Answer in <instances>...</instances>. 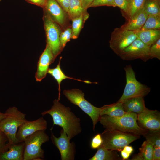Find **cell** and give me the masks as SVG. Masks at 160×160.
Segmentation results:
<instances>
[{
  "instance_id": "ac0fdd59",
  "label": "cell",
  "mask_w": 160,
  "mask_h": 160,
  "mask_svg": "<svg viewBox=\"0 0 160 160\" xmlns=\"http://www.w3.org/2000/svg\"><path fill=\"white\" fill-rule=\"evenodd\" d=\"M122 102L126 112H132L138 114L143 111L146 108L143 97L132 98Z\"/></svg>"
},
{
  "instance_id": "2e32d148",
  "label": "cell",
  "mask_w": 160,
  "mask_h": 160,
  "mask_svg": "<svg viewBox=\"0 0 160 160\" xmlns=\"http://www.w3.org/2000/svg\"><path fill=\"white\" fill-rule=\"evenodd\" d=\"M148 15L143 8L138 10L128 22L121 27L127 30L137 32L140 30L144 25Z\"/></svg>"
},
{
  "instance_id": "ffe728a7",
  "label": "cell",
  "mask_w": 160,
  "mask_h": 160,
  "mask_svg": "<svg viewBox=\"0 0 160 160\" xmlns=\"http://www.w3.org/2000/svg\"><path fill=\"white\" fill-rule=\"evenodd\" d=\"M127 112L124 110L122 102L117 101L112 104L105 105L100 108V116L107 115L112 117L121 116Z\"/></svg>"
},
{
  "instance_id": "3957f363",
  "label": "cell",
  "mask_w": 160,
  "mask_h": 160,
  "mask_svg": "<svg viewBox=\"0 0 160 160\" xmlns=\"http://www.w3.org/2000/svg\"><path fill=\"white\" fill-rule=\"evenodd\" d=\"M5 113V117L0 122V131L6 135L11 145L20 143L16 135L19 127L27 121L26 114L15 106L9 108Z\"/></svg>"
},
{
  "instance_id": "cb8c5ba5",
  "label": "cell",
  "mask_w": 160,
  "mask_h": 160,
  "mask_svg": "<svg viewBox=\"0 0 160 160\" xmlns=\"http://www.w3.org/2000/svg\"><path fill=\"white\" fill-rule=\"evenodd\" d=\"M85 10L80 0H70L68 14L71 20L85 13Z\"/></svg>"
},
{
  "instance_id": "7c38bea8",
  "label": "cell",
  "mask_w": 160,
  "mask_h": 160,
  "mask_svg": "<svg viewBox=\"0 0 160 160\" xmlns=\"http://www.w3.org/2000/svg\"><path fill=\"white\" fill-rule=\"evenodd\" d=\"M47 122L43 117L32 121H27L18 128L16 137L19 142H24L26 137L39 130L45 131Z\"/></svg>"
},
{
  "instance_id": "ba28073f",
  "label": "cell",
  "mask_w": 160,
  "mask_h": 160,
  "mask_svg": "<svg viewBox=\"0 0 160 160\" xmlns=\"http://www.w3.org/2000/svg\"><path fill=\"white\" fill-rule=\"evenodd\" d=\"M43 19L47 38V44L51 49L55 59L62 49L60 40L61 29L58 24L44 11Z\"/></svg>"
},
{
  "instance_id": "d590c367",
  "label": "cell",
  "mask_w": 160,
  "mask_h": 160,
  "mask_svg": "<svg viewBox=\"0 0 160 160\" xmlns=\"http://www.w3.org/2000/svg\"><path fill=\"white\" fill-rule=\"evenodd\" d=\"M133 151V147L128 145L125 146L121 151V155L123 160L128 159Z\"/></svg>"
},
{
  "instance_id": "8d00e7d4",
  "label": "cell",
  "mask_w": 160,
  "mask_h": 160,
  "mask_svg": "<svg viewBox=\"0 0 160 160\" xmlns=\"http://www.w3.org/2000/svg\"><path fill=\"white\" fill-rule=\"evenodd\" d=\"M61 7L65 13H67L69 4L70 0H55Z\"/></svg>"
},
{
  "instance_id": "e0dca14e",
  "label": "cell",
  "mask_w": 160,
  "mask_h": 160,
  "mask_svg": "<svg viewBox=\"0 0 160 160\" xmlns=\"http://www.w3.org/2000/svg\"><path fill=\"white\" fill-rule=\"evenodd\" d=\"M24 142L11 145L0 156V160H23Z\"/></svg>"
},
{
  "instance_id": "52a82bcc",
  "label": "cell",
  "mask_w": 160,
  "mask_h": 160,
  "mask_svg": "<svg viewBox=\"0 0 160 160\" xmlns=\"http://www.w3.org/2000/svg\"><path fill=\"white\" fill-rule=\"evenodd\" d=\"M63 93L70 102L78 106L91 118L94 130L100 116V108L94 106L87 101L84 97V93L79 89L65 90Z\"/></svg>"
},
{
  "instance_id": "d4e9b609",
  "label": "cell",
  "mask_w": 160,
  "mask_h": 160,
  "mask_svg": "<svg viewBox=\"0 0 160 160\" xmlns=\"http://www.w3.org/2000/svg\"><path fill=\"white\" fill-rule=\"evenodd\" d=\"M160 0H146L143 8L148 15H160Z\"/></svg>"
},
{
  "instance_id": "b9f144b4",
  "label": "cell",
  "mask_w": 160,
  "mask_h": 160,
  "mask_svg": "<svg viewBox=\"0 0 160 160\" xmlns=\"http://www.w3.org/2000/svg\"><path fill=\"white\" fill-rule=\"evenodd\" d=\"M1 0H0V1H1Z\"/></svg>"
},
{
  "instance_id": "9c48e42d",
  "label": "cell",
  "mask_w": 160,
  "mask_h": 160,
  "mask_svg": "<svg viewBox=\"0 0 160 160\" xmlns=\"http://www.w3.org/2000/svg\"><path fill=\"white\" fill-rule=\"evenodd\" d=\"M137 38L136 31L127 30L121 27L116 28L111 34L110 47L119 55Z\"/></svg>"
},
{
  "instance_id": "f546056e",
  "label": "cell",
  "mask_w": 160,
  "mask_h": 160,
  "mask_svg": "<svg viewBox=\"0 0 160 160\" xmlns=\"http://www.w3.org/2000/svg\"><path fill=\"white\" fill-rule=\"evenodd\" d=\"M149 55L150 59L155 58L160 60V39L150 46Z\"/></svg>"
},
{
  "instance_id": "d6986e66",
  "label": "cell",
  "mask_w": 160,
  "mask_h": 160,
  "mask_svg": "<svg viewBox=\"0 0 160 160\" xmlns=\"http://www.w3.org/2000/svg\"><path fill=\"white\" fill-rule=\"evenodd\" d=\"M136 35L137 38L150 47L160 39V30H141L136 32Z\"/></svg>"
},
{
  "instance_id": "ab89813d",
  "label": "cell",
  "mask_w": 160,
  "mask_h": 160,
  "mask_svg": "<svg viewBox=\"0 0 160 160\" xmlns=\"http://www.w3.org/2000/svg\"><path fill=\"white\" fill-rule=\"evenodd\" d=\"M94 0H81V2L82 6L85 10L89 8V6L92 3Z\"/></svg>"
},
{
  "instance_id": "277c9868",
  "label": "cell",
  "mask_w": 160,
  "mask_h": 160,
  "mask_svg": "<svg viewBox=\"0 0 160 160\" xmlns=\"http://www.w3.org/2000/svg\"><path fill=\"white\" fill-rule=\"evenodd\" d=\"M45 131H37L26 137L24 141L23 160H41L44 158V151L41 146L49 140Z\"/></svg>"
},
{
  "instance_id": "4316f807",
  "label": "cell",
  "mask_w": 160,
  "mask_h": 160,
  "mask_svg": "<svg viewBox=\"0 0 160 160\" xmlns=\"http://www.w3.org/2000/svg\"><path fill=\"white\" fill-rule=\"evenodd\" d=\"M148 29H160V15H148L141 30Z\"/></svg>"
},
{
  "instance_id": "5bb4252c",
  "label": "cell",
  "mask_w": 160,
  "mask_h": 160,
  "mask_svg": "<svg viewBox=\"0 0 160 160\" xmlns=\"http://www.w3.org/2000/svg\"><path fill=\"white\" fill-rule=\"evenodd\" d=\"M55 60L52 51L47 44L46 48L39 59L37 71L35 73L36 81L40 82L44 78L49 69L50 65Z\"/></svg>"
},
{
  "instance_id": "7a4b0ae2",
  "label": "cell",
  "mask_w": 160,
  "mask_h": 160,
  "mask_svg": "<svg viewBox=\"0 0 160 160\" xmlns=\"http://www.w3.org/2000/svg\"><path fill=\"white\" fill-rule=\"evenodd\" d=\"M137 119V113L127 112L123 116L117 117L103 115L100 116L99 121L107 129L116 130L139 136H143L148 130L138 125Z\"/></svg>"
},
{
  "instance_id": "5b68a950",
  "label": "cell",
  "mask_w": 160,
  "mask_h": 160,
  "mask_svg": "<svg viewBox=\"0 0 160 160\" xmlns=\"http://www.w3.org/2000/svg\"><path fill=\"white\" fill-rule=\"evenodd\" d=\"M101 134V145L105 148L121 151L123 148L139 139L140 136L114 129H106Z\"/></svg>"
},
{
  "instance_id": "60d3db41",
  "label": "cell",
  "mask_w": 160,
  "mask_h": 160,
  "mask_svg": "<svg viewBox=\"0 0 160 160\" xmlns=\"http://www.w3.org/2000/svg\"><path fill=\"white\" fill-rule=\"evenodd\" d=\"M6 114L3 113L0 111V122L5 117Z\"/></svg>"
},
{
  "instance_id": "8992f818",
  "label": "cell",
  "mask_w": 160,
  "mask_h": 160,
  "mask_svg": "<svg viewBox=\"0 0 160 160\" xmlns=\"http://www.w3.org/2000/svg\"><path fill=\"white\" fill-rule=\"evenodd\" d=\"M124 69L125 72L126 83L123 94L118 101L123 102L129 99L144 97L150 91V88L143 84L136 79L135 73L130 65L126 66Z\"/></svg>"
},
{
  "instance_id": "83f0119b",
  "label": "cell",
  "mask_w": 160,
  "mask_h": 160,
  "mask_svg": "<svg viewBox=\"0 0 160 160\" xmlns=\"http://www.w3.org/2000/svg\"><path fill=\"white\" fill-rule=\"evenodd\" d=\"M84 14L72 20V38L75 39L77 38L82 28L83 23Z\"/></svg>"
},
{
  "instance_id": "e575fe53",
  "label": "cell",
  "mask_w": 160,
  "mask_h": 160,
  "mask_svg": "<svg viewBox=\"0 0 160 160\" xmlns=\"http://www.w3.org/2000/svg\"><path fill=\"white\" fill-rule=\"evenodd\" d=\"M116 6L119 7L127 16L128 13L127 0H114Z\"/></svg>"
},
{
  "instance_id": "4dcf8cb0",
  "label": "cell",
  "mask_w": 160,
  "mask_h": 160,
  "mask_svg": "<svg viewBox=\"0 0 160 160\" xmlns=\"http://www.w3.org/2000/svg\"><path fill=\"white\" fill-rule=\"evenodd\" d=\"M72 30L70 28H68L61 33L60 40L61 47L63 49L65 46L66 43L72 38Z\"/></svg>"
},
{
  "instance_id": "30bf717a",
  "label": "cell",
  "mask_w": 160,
  "mask_h": 160,
  "mask_svg": "<svg viewBox=\"0 0 160 160\" xmlns=\"http://www.w3.org/2000/svg\"><path fill=\"white\" fill-rule=\"evenodd\" d=\"M150 47L137 38L124 49L118 56L124 60L140 59L145 62L150 59L149 55Z\"/></svg>"
},
{
  "instance_id": "1f68e13d",
  "label": "cell",
  "mask_w": 160,
  "mask_h": 160,
  "mask_svg": "<svg viewBox=\"0 0 160 160\" xmlns=\"http://www.w3.org/2000/svg\"><path fill=\"white\" fill-rule=\"evenodd\" d=\"M11 145L6 135L0 131V156L3 153L9 149Z\"/></svg>"
},
{
  "instance_id": "74e56055",
  "label": "cell",
  "mask_w": 160,
  "mask_h": 160,
  "mask_svg": "<svg viewBox=\"0 0 160 160\" xmlns=\"http://www.w3.org/2000/svg\"><path fill=\"white\" fill-rule=\"evenodd\" d=\"M29 2L43 8L45 7L47 0H26Z\"/></svg>"
},
{
  "instance_id": "7402d4cb",
  "label": "cell",
  "mask_w": 160,
  "mask_h": 160,
  "mask_svg": "<svg viewBox=\"0 0 160 160\" xmlns=\"http://www.w3.org/2000/svg\"><path fill=\"white\" fill-rule=\"evenodd\" d=\"M153 145L146 140L143 142L139 148V153L134 155L131 160H153Z\"/></svg>"
},
{
  "instance_id": "d6a6232c",
  "label": "cell",
  "mask_w": 160,
  "mask_h": 160,
  "mask_svg": "<svg viewBox=\"0 0 160 160\" xmlns=\"http://www.w3.org/2000/svg\"><path fill=\"white\" fill-rule=\"evenodd\" d=\"M106 6L115 7L114 0H94L89 6L90 7Z\"/></svg>"
},
{
  "instance_id": "4fadbf2b",
  "label": "cell",
  "mask_w": 160,
  "mask_h": 160,
  "mask_svg": "<svg viewBox=\"0 0 160 160\" xmlns=\"http://www.w3.org/2000/svg\"><path fill=\"white\" fill-rule=\"evenodd\" d=\"M138 122L141 127L147 130H160V113L157 110H150L146 108L137 114Z\"/></svg>"
},
{
  "instance_id": "8fae6325",
  "label": "cell",
  "mask_w": 160,
  "mask_h": 160,
  "mask_svg": "<svg viewBox=\"0 0 160 160\" xmlns=\"http://www.w3.org/2000/svg\"><path fill=\"white\" fill-rule=\"evenodd\" d=\"M60 136L56 137L52 132L51 138L53 144L59 150L61 160H74L76 154V145L73 142H70L66 133L62 129Z\"/></svg>"
},
{
  "instance_id": "f35d334b",
  "label": "cell",
  "mask_w": 160,
  "mask_h": 160,
  "mask_svg": "<svg viewBox=\"0 0 160 160\" xmlns=\"http://www.w3.org/2000/svg\"><path fill=\"white\" fill-rule=\"evenodd\" d=\"M160 159V147L154 146L153 160H159Z\"/></svg>"
},
{
  "instance_id": "44dd1931",
  "label": "cell",
  "mask_w": 160,
  "mask_h": 160,
  "mask_svg": "<svg viewBox=\"0 0 160 160\" xmlns=\"http://www.w3.org/2000/svg\"><path fill=\"white\" fill-rule=\"evenodd\" d=\"M61 60V58H60L58 64L55 68H49L47 71V73L51 75L58 83L59 91V96L58 100H60V84L62 81L65 79H71L80 81L83 82L87 84L97 83V82H92L88 80H82L67 76L64 73L60 68V64Z\"/></svg>"
},
{
  "instance_id": "7bdbcfd3",
  "label": "cell",
  "mask_w": 160,
  "mask_h": 160,
  "mask_svg": "<svg viewBox=\"0 0 160 160\" xmlns=\"http://www.w3.org/2000/svg\"><path fill=\"white\" fill-rule=\"evenodd\" d=\"M81 1V0H80Z\"/></svg>"
},
{
  "instance_id": "6da1fadb",
  "label": "cell",
  "mask_w": 160,
  "mask_h": 160,
  "mask_svg": "<svg viewBox=\"0 0 160 160\" xmlns=\"http://www.w3.org/2000/svg\"><path fill=\"white\" fill-rule=\"evenodd\" d=\"M47 114L52 118L51 130L54 125H58L62 128L70 140L81 132L80 119L71 111L69 107L63 105L58 100L55 99L51 108L41 113L42 116Z\"/></svg>"
},
{
  "instance_id": "f1b7e54d",
  "label": "cell",
  "mask_w": 160,
  "mask_h": 160,
  "mask_svg": "<svg viewBox=\"0 0 160 160\" xmlns=\"http://www.w3.org/2000/svg\"><path fill=\"white\" fill-rule=\"evenodd\" d=\"M160 130H148L143 135L148 140L152 143L154 146L160 147Z\"/></svg>"
},
{
  "instance_id": "484cf974",
  "label": "cell",
  "mask_w": 160,
  "mask_h": 160,
  "mask_svg": "<svg viewBox=\"0 0 160 160\" xmlns=\"http://www.w3.org/2000/svg\"><path fill=\"white\" fill-rule=\"evenodd\" d=\"M146 0H127L128 19L132 18L138 10L143 8Z\"/></svg>"
},
{
  "instance_id": "9a60e30c",
  "label": "cell",
  "mask_w": 160,
  "mask_h": 160,
  "mask_svg": "<svg viewBox=\"0 0 160 160\" xmlns=\"http://www.w3.org/2000/svg\"><path fill=\"white\" fill-rule=\"evenodd\" d=\"M44 8L54 21L61 26L63 25L65 13L55 0H47Z\"/></svg>"
},
{
  "instance_id": "603a6c76",
  "label": "cell",
  "mask_w": 160,
  "mask_h": 160,
  "mask_svg": "<svg viewBox=\"0 0 160 160\" xmlns=\"http://www.w3.org/2000/svg\"><path fill=\"white\" fill-rule=\"evenodd\" d=\"M95 155L89 160H114L119 159V156L114 150L107 149L102 145L97 149Z\"/></svg>"
},
{
  "instance_id": "836d02e7",
  "label": "cell",
  "mask_w": 160,
  "mask_h": 160,
  "mask_svg": "<svg viewBox=\"0 0 160 160\" xmlns=\"http://www.w3.org/2000/svg\"><path fill=\"white\" fill-rule=\"evenodd\" d=\"M103 139L101 134H97L92 139L90 147L93 149H97L102 144Z\"/></svg>"
}]
</instances>
